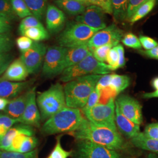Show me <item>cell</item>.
<instances>
[{
    "label": "cell",
    "mask_w": 158,
    "mask_h": 158,
    "mask_svg": "<svg viewBox=\"0 0 158 158\" xmlns=\"http://www.w3.org/2000/svg\"><path fill=\"white\" fill-rule=\"evenodd\" d=\"M64 13L56 6L48 5L46 11V24L52 34H56L62 30L66 23Z\"/></svg>",
    "instance_id": "obj_15"
},
{
    "label": "cell",
    "mask_w": 158,
    "mask_h": 158,
    "mask_svg": "<svg viewBox=\"0 0 158 158\" xmlns=\"http://www.w3.org/2000/svg\"><path fill=\"white\" fill-rule=\"evenodd\" d=\"M123 35V31L113 23L96 32L89 40L87 45L91 53L94 49L102 46L111 44L116 46L122 40Z\"/></svg>",
    "instance_id": "obj_10"
},
{
    "label": "cell",
    "mask_w": 158,
    "mask_h": 158,
    "mask_svg": "<svg viewBox=\"0 0 158 158\" xmlns=\"http://www.w3.org/2000/svg\"><path fill=\"white\" fill-rule=\"evenodd\" d=\"M34 17L42 19L48 6V0H23Z\"/></svg>",
    "instance_id": "obj_25"
},
{
    "label": "cell",
    "mask_w": 158,
    "mask_h": 158,
    "mask_svg": "<svg viewBox=\"0 0 158 158\" xmlns=\"http://www.w3.org/2000/svg\"><path fill=\"white\" fill-rule=\"evenodd\" d=\"M17 45L21 53L28 51L34 44V41L25 36H21L17 40Z\"/></svg>",
    "instance_id": "obj_44"
},
{
    "label": "cell",
    "mask_w": 158,
    "mask_h": 158,
    "mask_svg": "<svg viewBox=\"0 0 158 158\" xmlns=\"http://www.w3.org/2000/svg\"></svg>",
    "instance_id": "obj_58"
},
{
    "label": "cell",
    "mask_w": 158,
    "mask_h": 158,
    "mask_svg": "<svg viewBox=\"0 0 158 158\" xmlns=\"http://www.w3.org/2000/svg\"><path fill=\"white\" fill-rule=\"evenodd\" d=\"M20 134L34 136L35 131L32 127L23 124L11 127L8 130L5 135L0 137V150L7 151L11 146L13 139Z\"/></svg>",
    "instance_id": "obj_19"
},
{
    "label": "cell",
    "mask_w": 158,
    "mask_h": 158,
    "mask_svg": "<svg viewBox=\"0 0 158 158\" xmlns=\"http://www.w3.org/2000/svg\"><path fill=\"white\" fill-rule=\"evenodd\" d=\"M99 31L82 23L70 22L66 25L57 38L60 46L66 48L87 44L93 36Z\"/></svg>",
    "instance_id": "obj_6"
},
{
    "label": "cell",
    "mask_w": 158,
    "mask_h": 158,
    "mask_svg": "<svg viewBox=\"0 0 158 158\" xmlns=\"http://www.w3.org/2000/svg\"><path fill=\"white\" fill-rule=\"evenodd\" d=\"M118 52L115 46H114L109 51L106 59V62L111 71L118 69Z\"/></svg>",
    "instance_id": "obj_39"
},
{
    "label": "cell",
    "mask_w": 158,
    "mask_h": 158,
    "mask_svg": "<svg viewBox=\"0 0 158 158\" xmlns=\"http://www.w3.org/2000/svg\"><path fill=\"white\" fill-rule=\"evenodd\" d=\"M34 82V80L21 82L0 80V98L8 100L15 98L24 91L29 89Z\"/></svg>",
    "instance_id": "obj_16"
},
{
    "label": "cell",
    "mask_w": 158,
    "mask_h": 158,
    "mask_svg": "<svg viewBox=\"0 0 158 158\" xmlns=\"http://www.w3.org/2000/svg\"><path fill=\"white\" fill-rule=\"evenodd\" d=\"M69 134L77 141L93 142L115 151L127 147L124 138L117 131L94 124L85 118L77 130Z\"/></svg>",
    "instance_id": "obj_1"
},
{
    "label": "cell",
    "mask_w": 158,
    "mask_h": 158,
    "mask_svg": "<svg viewBox=\"0 0 158 158\" xmlns=\"http://www.w3.org/2000/svg\"><path fill=\"white\" fill-rule=\"evenodd\" d=\"M36 103L41 119L46 121L50 118L67 107L63 87L59 83L52 85L47 90L39 93Z\"/></svg>",
    "instance_id": "obj_4"
},
{
    "label": "cell",
    "mask_w": 158,
    "mask_h": 158,
    "mask_svg": "<svg viewBox=\"0 0 158 158\" xmlns=\"http://www.w3.org/2000/svg\"><path fill=\"white\" fill-rule=\"evenodd\" d=\"M46 46L41 42H34L31 48L28 51L21 53L20 59L27 69L29 74H36L43 65Z\"/></svg>",
    "instance_id": "obj_11"
},
{
    "label": "cell",
    "mask_w": 158,
    "mask_h": 158,
    "mask_svg": "<svg viewBox=\"0 0 158 158\" xmlns=\"http://www.w3.org/2000/svg\"><path fill=\"white\" fill-rule=\"evenodd\" d=\"M112 74H104L102 75V77L98 80L96 87L98 90H100L102 89H104L107 86L110 85V80L111 79Z\"/></svg>",
    "instance_id": "obj_49"
},
{
    "label": "cell",
    "mask_w": 158,
    "mask_h": 158,
    "mask_svg": "<svg viewBox=\"0 0 158 158\" xmlns=\"http://www.w3.org/2000/svg\"><path fill=\"white\" fill-rule=\"evenodd\" d=\"M11 22L0 14V34H9L12 29Z\"/></svg>",
    "instance_id": "obj_48"
},
{
    "label": "cell",
    "mask_w": 158,
    "mask_h": 158,
    "mask_svg": "<svg viewBox=\"0 0 158 158\" xmlns=\"http://www.w3.org/2000/svg\"><path fill=\"white\" fill-rule=\"evenodd\" d=\"M155 97H158V90L155 91L151 93H144L143 94V98L148 99L151 98H155Z\"/></svg>",
    "instance_id": "obj_53"
},
{
    "label": "cell",
    "mask_w": 158,
    "mask_h": 158,
    "mask_svg": "<svg viewBox=\"0 0 158 158\" xmlns=\"http://www.w3.org/2000/svg\"><path fill=\"white\" fill-rule=\"evenodd\" d=\"M130 0H111L113 15L116 21L121 22L127 19Z\"/></svg>",
    "instance_id": "obj_24"
},
{
    "label": "cell",
    "mask_w": 158,
    "mask_h": 158,
    "mask_svg": "<svg viewBox=\"0 0 158 158\" xmlns=\"http://www.w3.org/2000/svg\"><path fill=\"white\" fill-rule=\"evenodd\" d=\"M90 5L101 8L105 13L113 14L111 0H87Z\"/></svg>",
    "instance_id": "obj_42"
},
{
    "label": "cell",
    "mask_w": 158,
    "mask_h": 158,
    "mask_svg": "<svg viewBox=\"0 0 158 158\" xmlns=\"http://www.w3.org/2000/svg\"><path fill=\"white\" fill-rule=\"evenodd\" d=\"M77 1H79L82 2H83V3L85 4H86L87 6H90V5L89 4V2H88V1H87V0H77Z\"/></svg>",
    "instance_id": "obj_56"
},
{
    "label": "cell",
    "mask_w": 158,
    "mask_h": 158,
    "mask_svg": "<svg viewBox=\"0 0 158 158\" xmlns=\"http://www.w3.org/2000/svg\"><path fill=\"white\" fill-rule=\"evenodd\" d=\"M130 84V78L126 75L112 74L110 86L119 94L127 89Z\"/></svg>",
    "instance_id": "obj_27"
},
{
    "label": "cell",
    "mask_w": 158,
    "mask_h": 158,
    "mask_svg": "<svg viewBox=\"0 0 158 158\" xmlns=\"http://www.w3.org/2000/svg\"><path fill=\"white\" fill-rule=\"evenodd\" d=\"M152 85L153 87L156 90H158V77L153 79L152 81Z\"/></svg>",
    "instance_id": "obj_54"
},
{
    "label": "cell",
    "mask_w": 158,
    "mask_h": 158,
    "mask_svg": "<svg viewBox=\"0 0 158 158\" xmlns=\"http://www.w3.org/2000/svg\"><path fill=\"white\" fill-rule=\"evenodd\" d=\"M99 98H100V91L96 87L94 90L91 92L85 107L81 110V112L87 111L91 108L94 107L97 104H98Z\"/></svg>",
    "instance_id": "obj_41"
},
{
    "label": "cell",
    "mask_w": 158,
    "mask_h": 158,
    "mask_svg": "<svg viewBox=\"0 0 158 158\" xmlns=\"http://www.w3.org/2000/svg\"><path fill=\"white\" fill-rule=\"evenodd\" d=\"M115 104L111 99L106 104H98L87 111L82 112L85 118L94 124L106 127L117 131L115 120Z\"/></svg>",
    "instance_id": "obj_7"
},
{
    "label": "cell",
    "mask_w": 158,
    "mask_h": 158,
    "mask_svg": "<svg viewBox=\"0 0 158 158\" xmlns=\"http://www.w3.org/2000/svg\"><path fill=\"white\" fill-rule=\"evenodd\" d=\"M131 139L135 147L158 155V139L148 137L143 132H140Z\"/></svg>",
    "instance_id": "obj_23"
},
{
    "label": "cell",
    "mask_w": 158,
    "mask_h": 158,
    "mask_svg": "<svg viewBox=\"0 0 158 158\" xmlns=\"http://www.w3.org/2000/svg\"><path fill=\"white\" fill-rule=\"evenodd\" d=\"M139 40L142 46L146 50L151 49L158 45L155 40L147 36H140Z\"/></svg>",
    "instance_id": "obj_46"
},
{
    "label": "cell",
    "mask_w": 158,
    "mask_h": 158,
    "mask_svg": "<svg viewBox=\"0 0 158 158\" xmlns=\"http://www.w3.org/2000/svg\"><path fill=\"white\" fill-rule=\"evenodd\" d=\"M68 48L53 46L47 49L42 65V76L53 78L62 73L63 63Z\"/></svg>",
    "instance_id": "obj_8"
},
{
    "label": "cell",
    "mask_w": 158,
    "mask_h": 158,
    "mask_svg": "<svg viewBox=\"0 0 158 158\" xmlns=\"http://www.w3.org/2000/svg\"><path fill=\"white\" fill-rule=\"evenodd\" d=\"M102 76L90 74L67 82L63 87L66 106L81 110Z\"/></svg>",
    "instance_id": "obj_2"
},
{
    "label": "cell",
    "mask_w": 158,
    "mask_h": 158,
    "mask_svg": "<svg viewBox=\"0 0 158 158\" xmlns=\"http://www.w3.org/2000/svg\"><path fill=\"white\" fill-rule=\"evenodd\" d=\"M105 19V12L101 8L90 5L86 7L82 14L76 17V21L100 31L106 28Z\"/></svg>",
    "instance_id": "obj_14"
},
{
    "label": "cell",
    "mask_w": 158,
    "mask_h": 158,
    "mask_svg": "<svg viewBox=\"0 0 158 158\" xmlns=\"http://www.w3.org/2000/svg\"><path fill=\"white\" fill-rule=\"evenodd\" d=\"M143 54L150 58L155 59L158 60V46L153 49L147 50L143 52Z\"/></svg>",
    "instance_id": "obj_51"
},
{
    "label": "cell",
    "mask_w": 158,
    "mask_h": 158,
    "mask_svg": "<svg viewBox=\"0 0 158 158\" xmlns=\"http://www.w3.org/2000/svg\"><path fill=\"white\" fill-rule=\"evenodd\" d=\"M21 35L28 37L33 41L37 42L48 40L49 38V33L44 27L28 29L25 30Z\"/></svg>",
    "instance_id": "obj_26"
},
{
    "label": "cell",
    "mask_w": 158,
    "mask_h": 158,
    "mask_svg": "<svg viewBox=\"0 0 158 158\" xmlns=\"http://www.w3.org/2000/svg\"><path fill=\"white\" fill-rule=\"evenodd\" d=\"M44 25L40 22V20L36 17L29 16L23 18L19 26V34H23V32L29 28L33 27H42Z\"/></svg>",
    "instance_id": "obj_32"
},
{
    "label": "cell",
    "mask_w": 158,
    "mask_h": 158,
    "mask_svg": "<svg viewBox=\"0 0 158 158\" xmlns=\"http://www.w3.org/2000/svg\"><path fill=\"white\" fill-rule=\"evenodd\" d=\"M122 114L136 124L141 125L143 117L142 106L139 102L127 95H122L115 101Z\"/></svg>",
    "instance_id": "obj_12"
},
{
    "label": "cell",
    "mask_w": 158,
    "mask_h": 158,
    "mask_svg": "<svg viewBox=\"0 0 158 158\" xmlns=\"http://www.w3.org/2000/svg\"><path fill=\"white\" fill-rule=\"evenodd\" d=\"M18 123V119L12 118L6 114L0 113V137L5 135L8 130Z\"/></svg>",
    "instance_id": "obj_34"
},
{
    "label": "cell",
    "mask_w": 158,
    "mask_h": 158,
    "mask_svg": "<svg viewBox=\"0 0 158 158\" xmlns=\"http://www.w3.org/2000/svg\"></svg>",
    "instance_id": "obj_59"
},
{
    "label": "cell",
    "mask_w": 158,
    "mask_h": 158,
    "mask_svg": "<svg viewBox=\"0 0 158 158\" xmlns=\"http://www.w3.org/2000/svg\"><path fill=\"white\" fill-rule=\"evenodd\" d=\"M8 1H10V0H8Z\"/></svg>",
    "instance_id": "obj_57"
},
{
    "label": "cell",
    "mask_w": 158,
    "mask_h": 158,
    "mask_svg": "<svg viewBox=\"0 0 158 158\" xmlns=\"http://www.w3.org/2000/svg\"><path fill=\"white\" fill-rule=\"evenodd\" d=\"M55 4L69 15L76 16L82 14L87 6L77 0H55Z\"/></svg>",
    "instance_id": "obj_22"
},
{
    "label": "cell",
    "mask_w": 158,
    "mask_h": 158,
    "mask_svg": "<svg viewBox=\"0 0 158 158\" xmlns=\"http://www.w3.org/2000/svg\"><path fill=\"white\" fill-rule=\"evenodd\" d=\"M61 136L56 138V143L49 155L46 158H68L72 155V151H67L64 150L61 145Z\"/></svg>",
    "instance_id": "obj_31"
},
{
    "label": "cell",
    "mask_w": 158,
    "mask_h": 158,
    "mask_svg": "<svg viewBox=\"0 0 158 158\" xmlns=\"http://www.w3.org/2000/svg\"><path fill=\"white\" fill-rule=\"evenodd\" d=\"M38 143V139L34 136H25L17 152L28 153L34 151Z\"/></svg>",
    "instance_id": "obj_33"
},
{
    "label": "cell",
    "mask_w": 158,
    "mask_h": 158,
    "mask_svg": "<svg viewBox=\"0 0 158 158\" xmlns=\"http://www.w3.org/2000/svg\"><path fill=\"white\" fill-rule=\"evenodd\" d=\"M76 158H120L115 151L87 140H79L76 152Z\"/></svg>",
    "instance_id": "obj_9"
},
{
    "label": "cell",
    "mask_w": 158,
    "mask_h": 158,
    "mask_svg": "<svg viewBox=\"0 0 158 158\" xmlns=\"http://www.w3.org/2000/svg\"><path fill=\"white\" fill-rule=\"evenodd\" d=\"M157 1L158 0H149L141 6L130 18V23H134L145 17L154 8L157 3Z\"/></svg>",
    "instance_id": "obj_28"
},
{
    "label": "cell",
    "mask_w": 158,
    "mask_h": 158,
    "mask_svg": "<svg viewBox=\"0 0 158 158\" xmlns=\"http://www.w3.org/2000/svg\"><path fill=\"white\" fill-rule=\"evenodd\" d=\"M143 133L148 137L158 139V123H152L147 125Z\"/></svg>",
    "instance_id": "obj_47"
},
{
    "label": "cell",
    "mask_w": 158,
    "mask_h": 158,
    "mask_svg": "<svg viewBox=\"0 0 158 158\" xmlns=\"http://www.w3.org/2000/svg\"><path fill=\"white\" fill-rule=\"evenodd\" d=\"M111 72L108 64L98 61L90 53L77 64L65 69L61 73L60 80L67 83L80 77L90 74L104 75Z\"/></svg>",
    "instance_id": "obj_5"
},
{
    "label": "cell",
    "mask_w": 158,
    "mask_h": 158,
    "mask_svg": "<svg viewBox=\"0 0 158 158\" xmlns=\"http://www.w3.org/2000/svg\"><path fill=\"white\" fill-rule=\"evenodd\" d=\"M0 14L10 21L17 20L18 17L12 7L10 1L0 0Z\"/></svg>",
    "instance_id": "obj_30"
},
{
    "label": "cell",
    "mask_w": 158,
    "mask_h": 158,
    "mask_svg": "<svg viewBox=\"0 0 158 158\" xmlns=\"http://www.w3.org/2000/svg\"><path fill=\"white\" fill-rule=\"evenodd\" d=\"M90 53L87 44L68 48L63 63L64 70L77 64Z\"/></svg>",
    "instance_id": "obj_20"
},
{
    "label": "cell",
    "mask_w": 158,
    "mask_h": 158,
    "mask_svg": "<svg viewBox=\"0 0 158 158\" xmlns=\"http://www.w3.org/2000/svg\"><path fill=\"white\" fill-rule=\"evenodd\" d=\"M145 158H158V155L154 153H150Z\"/></svg>",
    "instance_id": "obj_55"
},
{
    "label": "cell",
    "mask_w": 158,
    "mask_h": 158,
    "mask_svg": "<svg viewBox=\"0 0 158 158\" xmlns=\"http://www.w3.org/2000/svg\"><path fill=\"white\" fill-rule=\"evenodd\" d=\"M0 158H38V151L28 153H19L0 150Z\"/></svg>",
    "instance_id": "obj_35"
},
{
    "label": "cell",
    "mask_w": 158,
    "mask_h": 158,
    "mask_svg": "<svg viewBox=\"0 0 158 158\" xmlns=\"http://www.w3.org/2000/svg\"><path fill=\"white\" fill-rule=\"evenodd\" d=\"M29 73L25 64L20 58L12 62L0 77L1 80L12 82L24 81L28 76Z\"/></svg>",
    "instance_id": "obj_17"
},
{
    "label": "cell",
    "mask_w": 158,
    "mask_h": 158,
    "mask_svg": "<svg viewBox=\"0 0 158 158\" xmlns=\"http://www.w3.org/2000/svg\"><path fill=\"white\" fill-rule=\"evenodd\" d=\"M149 0H130L127 11V19L129 21L137 10L143 4L147 2Z\"/></svg>",
    "instance_id": "obj_43"
},
{
    "label": "cell",
    "mask_w": 158,
    "mask_h": 158,
    "mask_svg": "<svg viewBox=\"0 0 158 158\" xmlns=\"http://www.w3.org/2000/svg\"><path fill=\"white\" fill-rule=\"evenodd\" d=\"M13 56L8 53H0V77L12 62Z\"/></svg>",
    "instance_id": "obj_45"
},
{
    "label": "cell",
    "mask_w": 158,
    "mask_h": 158,
    "mask_svg": "<svg viewBox=\"0 0 158 158\" xmlns=\"http://www.w3.org/2000/svg\"><path fill=\"white\" fill-rule=\"evenodd\" d=\"M115 120L116 126L118 128L119 131L122 134L129 139H131L138 133L140 132V127L136 124L122 114L119 110L118 106L116 102H115Z\"/></svg>",
    "instance_id": "obj_18"
},
{
    "label": "cell",
    "mask_w": 158,
    "mask_h": 158,
    "mask_svg": "<svg viewBox=\"0 0 158 158\" xmlns=\"http://www.w3.org/2000/svg\"><path fill=\"white\" fill-rule=\"evenodd\" d=\"M115 48L118 53V68H123L126 63L124 57V49L121 44L117 45Z\"/></svg>",
    "instance_id": "obj_50"
},
{
    "label": "cell",
    "mask_w": 158,
    "mask_h": 158,
    "mask_svg": "<svg viewBox=\"0 0 158 158\" xmlns=\"http://www.w3.org/2000/svg\"><path fill=\"white\" fill-rule=\"evenodd\" d=\"M13 45V41L10 34H0V53H8L11 50Z\"/></svg>",
    "instance_id": "obj_40"
},
{
    "label": "cell",
    "mask_w": 158,
    "mask_h": 158,
    "mask_svg": "<svg viewBox=\"0 0 158 158\" xmlns=\"http://www.w3.org/2000/svg\"><path fill=\"white\" fill-rule=\"evenodd\" d=\"M28 90L23 93L22 95H19L15 98L10 100L5 110L4 111L6 115L12 118L18 119L20 118L25 111L28 98Z\"/></svg>",
    "instance_id": "obj_21"
},
{
    "label": "cell",
    "mask_w": 158,
    "mask_h": 158,
    "mask_svg": "<svg viewBox=\"0 0 158 158\" xmlns=\"http://www.w3.org/2000/svg\"><path fill=\"white\" fill-rule=\"evenodd\" d=\"M121 40L123 44L127 46V47L135 49H141L142 46L138 38V37L132 33L130 32L125 34V35Z\"/></svg>",
    "instance_id": "obj_38"
},
{
    "label": "cell",
    "mask_w": 158,
    "mask_h": 158,
    "mask_svg": "<svg viewBox=\"0 0 158 158\" xmlns=\"http://www.w3.org/2000/svg\"><path fill=\"white\" fill-rule=\"evenodd\" d=\"M85 118L80 109L66 107L47 119L41 131L46 135L70 133L77 130Z\"/></svg>",
    "instance_id": "obj_3"
},
{
    "label": "cell",
    "mask_w": 158,
    "mask_h": 158,
    "mask_svg": "<svg viewBox=\"0 0 158 158\" xmlns=\"http://www.w3.org/2000/svg\"><path fill=\"white\" fill-rule=\"evenodd\" d=\"M10 100L0 98V111H4L7 105L8 104Z\"/></svg>",
    "instance_id": "obj_52"
},
{
    "label": "cell",
    "mask_w": 158,
    "mask_h": 158,
    "mask_svg": "<svg viewBox=\"0 0 158 158\" xmlns=\"http://www.w3.org/2000/svg\"><path fill=\"white\" fill-rule=\"evenodd\" d=\"M10 2L17 17L23 19L32 15L23 0H10Z\"/></svg>",
    "instance_id": "obj_29"
},
{
    "label": "cell",
    "mask_w": 158,
    "mask_h": 158,
    "mask_svg": "<svg viewBox=\"0 0 158 158\" xmlns=\"http://www.w3.org/2000/svg\"><path fill=\"white\" fill-rule=\"evenodd\" d=\"M100 91V98L98 104H106L111 99H114L115 97L118 94L117 92L113 89L110 85L104 89H102Z\"/></svg>",
    "instance_id": "obj_36"
},
{
    "label": "cell",
    "mask_w": 158,
    "mask_h": 158,
    "mask_svg": "<svg viewBox=\"0 0 158 158\" xmlns=\"http://www.w3.org/2000/svg\"><path fill=\"white\" fill-rule=\"evenodd\" d=\"M18 119L19 123L23 124L40 128L41 118L36 103L35 87L29 89L28 98L25 111L22 116Z\"/></svg>",
    "instance_id": "obj_13"
},
{
    "label": "cell",
    "mask_w": 158,
    "mask_h": 158,
    "mask_svg": "<svg viewBox=\"0 0 158 158\" xmlns=\"http://www.w3.org/2000/svg\"><path fill=\"white\" fill-rule=\"evenodd\" d=\"M113 47H114V46L111 44L98 47L93 51L92 54L98 61L104 63L106 62L108 53Z\"/></svg>",
    "instance_id": "obj_37"
}]
</instances>
